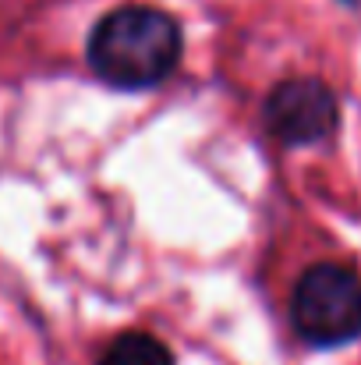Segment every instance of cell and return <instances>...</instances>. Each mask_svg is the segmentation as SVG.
<instances>
[{"instance_id":"obj_1","label":"cell","mask_w":361,"mask_h":365,"mask_svg":"<svg viewBox=\"0 0 361 365\" xmlns=\"http://www.w3.org/2000/svg\"><path fill=\"white\" fill-rule=\"evenodd\" d=\"M181 57V29L156 7H120L89 36L93 71L117 89L163 82Z\"/></svg>"},{"instance_id":"obj_2","label":"cell","mask_w":361,"mask_h":365,"mask_svg":"<svg viewBox=\"0 0 361 365\" xmlns=\"http://www.w3.org/2000/svg\"><path fill=\"white\" fill-rule=\"evenodd\" d=\"M291 316L298 334L308 344L337 348L361 334V280L355 269L340 262H319L312 266L291 302Z\"/></svg>"},{"instance_id":"obj_3","label":"cell","mask_w":361,"mask_h":365,"mask_svg":"<svg viewBox=\"0 0 361 365\" xmlns=\"http://www.w3.org/2000/svg\"><path fill=\"white\" fill-rule=\"evenodd\" d=\"M269 131L287 145H312L333 135L340 121L337 96L319 78H291L276 86L266 100Z\"/></svg>"},{"instance_id":"obj_4","label":"cell","mask_w":361,"mask_h":365,"mask_svg":"<svg viewBox=\"0 0 361 365\" xmlns=\"http://www.w3.org/2000/svg\"><path fill=\"white\" fill-rule=\"evenodd\" d=\"M100 365H174L170 351L149 334H124L117 337Z\"/></svg>"}]
</instances>
